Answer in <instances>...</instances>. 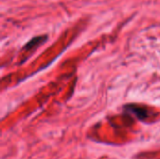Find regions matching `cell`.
<instances>
[{
	"label": "cell",
	"mask_w": 160,
	"mask_h": 159,
	"mask_svg": "<svg viewBox=\"0 0 160 159\" xmlns=\"http://www.w3.org/2000/svg\"><path fill=\"white\" fill-rule=\"evenodd\" d=\"M130 111H131L132 112H134V113H135L139 118H141V119L145 118V117H146V115H147L146 111H144L142 108H139V107H131V108H130Z\"/></svg>",
	"instance_id": "6da1fadb"
}]
</instances>
